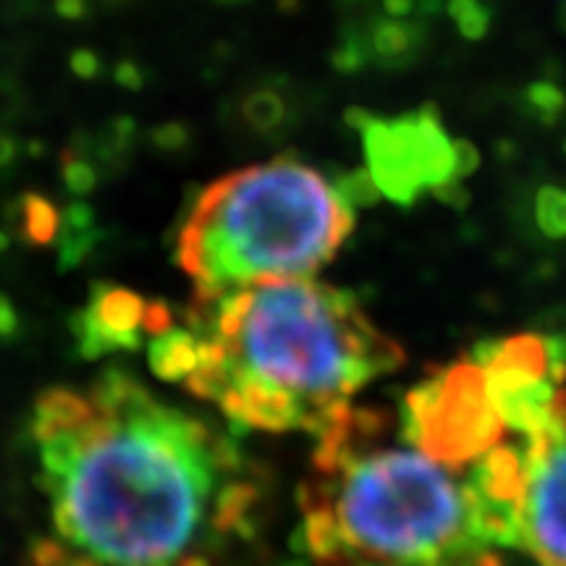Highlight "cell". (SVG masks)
<instances>
[{
  "instance_id": "obj_1",
  "label": "cell",
  "mask_w": 566,
  "mask_h": 566,
  "mask_svg": "<svg viewBox=\"0 0 566 566\" xmlns=\"http://www.w3.org/2000/svg\"><path fill=\"white\" fill-rule=\"evenodd\" d=\"M27 441L38 522L21 566H244L260 546L263 470L132 373L45 391Z\"/></svg>"
},
{
  "instance_id": "obj_2",
  "label": "cell",
  "mask_w": 566,
  "mask_h": 566,
  "mask_svg": "<svg viewBox=\"0 0 566 566\" xmlns=\"http://www.w3.org/2000/svg\"><path fill=\"white\" fill-rule=\"evenodd\" d=\"M155 373L226 420L265 433L323 436L354 399L405 365V349L357 296L315 279L195 296L150 349Z\"/></svg>"
},
{
  "instance_id": "obj_3",
  "label": "cell",
  "mask_w": 566,
  "mask_h": 566,
  "mask_svg": "<svg viewBox=\"0 0 566 566\" xmlns=\"http://www.w3.org/2000/svg\"><path fill=\"white\" fill-rule=\"evenodd\" d=\"M300 512L315 566H504L509 548L472 467L430 457L386 409L317 436Z\"/></svg>"
},
{
  "instance_id": "obj_4",
  "label": "cell",
  "mask_w": 566,
  "mask_h": 566,
  "mask_svg": "<svg viewBox=\"0 0 566 566\" xmlns=\"http://www.w3.org/2000/svg\"><path fill=\"white\" fill-rule=\"evenodd\" d=\"M354 229L349 200L317 168L283 158L226 174L195 197L174 260L195 296L263 281L313 279Z\"/></svg>"
},
{
  "instance_id": "obj_5",
  "label": "cell",
  "mask_w": 566,
  "mask_h": 566,
  "mask_svg": "<svg viewBox=\"0 0 566 566\" xmlns=\"http://www.w3.org/2000/svg\"><path fill=\"white\" fill-rule=\"evenodd\" d=\"M346 118L363 134L375 187L399 205H412L422 192L438 197L459 192L464 176L478 166L475 150L446 134L433 105L396 118L357 108Z\"/></svg>"
},
{
  "instance_id": "obj_6",
  "label": "cell",
  "mask_w": 566,
  "mask_h": 566,
  "mask_svg": "<svg viewBox=\"0 0 566 566\" xmlns=\"http://www.w3.org/2000/svg\"><path fill=\"white\" fill-rule=\"evenodd\" d=\"M399 417L405 433L422 451L457 467L478 464L512 438L478 359L438 370L407 396Z\"/></svg>"
},
{
  "instance_id": "obj_7",
  "label": "cell",
  "mask_w": 566,
  "mask_h": 566,
  "mask_svg": "<svg viewBox=\"0 0 566 566\" xmlns=\"http://www.w3.org/2000/svg\"><path fill=\"white\" fill-rule=\"evenodd\" d=\"M512 441L514 548L537 566H566V384L548 415Z\"/></svg>"
},
{
  "instance_id": "obj_8",
  "label": "cell",
  "mask_w": 566,
  "mask_h": 566,
  "mask_svg": "<svg viewBox=\"0 0 566 566\" xmlns=\"http://www.w3.org/2000/svg\"><path fill=\"white\" fill-rule=\"evenodd\" d=\"M412 42V30H409L407 24H401V21H380L373 30V38L367 45H370V51L378 55L380 61L391 63L399 61L401 55H407Z\"/></svg>"
},
{
  "instance_id": "obj_9",
  "label": "cell",
  "mask_w": 566,
  "mask_h": 566,
  "mask_svg": "<svg viewBox=\"0 0 566 566\" xmlns=\"http://www.w3.org/2000/svg\"><path fill=\"white\" fill-rule=\"evenodd\" d=\"M535 218L543 233L554 239L566 237V189L543 187L535 200Z\"/></svg>"
},
{
  "instance_id": "obj_10",
  "label": "cell",
  "mask_w": 566,
  "mask_h": 566,
  "mask_svg": "<svg viewBox=\"0 0 566 566\" xmlns=\"http://www.w3.org/2000/svg\"><path fill=\"white\" fill-rule=\"evenodd\" d=\"M242 111H244L247 124L258 132H271L275 126H281L283 113H286L283 101L271 90L252 92V95L244 101Z\"/></svg>"
},
{
  "instance_id": "obj_11",
  "label": "cell",
  "mask_w": 566,
  "mask_h": 566,
  "mask_svg": "<svg viewBox=\"0 0 566 566\" xmlns=\"http://www.w3.org/2000/svg\"><path fill=\"white\" fill-rule=\"evenodd\" d=\"M451 19L457 21L459 32L470 40H480L488 32V24H491V17H488V9L480 0H451L449 6Z\"/></svg>"
},
{
  "instance_id": "obj_12",
  "label": "cell",
  "mask_w": 566,
  "mask_h": 566,
  "mask_svg": "<svg viewBox=\"0 0 566 566\" xmlns=\"http://www.w3.org/2000/svg\"><path fill=\"white\" fill-rule=\"evenodd\" d=\"M24 218H27V231L32 233L38 242H45L48 237H51L53 229H55V221H59V212L48 200H42L38 195H27L24 200Z\"/></svg>"
},
{
  "instance_id": "obj_13",
  "label": "cell",
  "mask_w": 566,
  "mask_h": 566,
  "mask_svg": "<svg viewBox=\"0 0 566 566\" xmlns=\"http://www.w3.org/2000/svg\"><path fill=\"white\" fill-rule=\"evenodd\" d=\"M336 187L342 189V195L349 200L352 208H359V205H370L378 200L380 189L375 187L370 171H354L338 176Z\"/></svg>"
},
{
  "instance_id": "obj_14",
  "label": "cell",
  "mask_w": 566,
  "mask_h": 566,
  "mask_svg": "<svg viewBox=\"0 0 566 566\" xmlns=\"http://www.w3.org/2000/svg\"><path fill=\"white\" fill-rule=\"evenodd\" d=\"M63 181H66L71 192L84 195L95 187V171L76 155H63Z\"/></svg>"
},
{
  "instance_id": "obj_15",
  "label": "cell",
  "mask_w": 566,
  "mask_h": 566,
  "mask_svg": "<svg viewBox=\"0 0 566 566\" xmlns=\"http://www.w3.org/2000/svg\"><path fill=\"white\" fill-rule=\"evenodd\" d=\"M71 69H74V74L82 76V80H95L97 71H101V59L92 51H76L71 55Z\"/></svg>"
},
{
  "instance_id": "obj_16",
  "label": "cell",
  "mask_w": 566,
  "mask_h": 566,
  "mask_svg": "<svg viewBox=\"0 0 566 566\" xmlns=\"http://www.w3.org/2000/svg\"><path fill=\"white\" fill-rule=\"evenodd\" d=\"M55 11L66 19H80L84 17V0H53Z\"/></svg>"
},
{
  "instance_id": "obj_17",
  "label": "cell",
  "mask_w": 566,
  "mask_h": 566,
  "mask_svg": "<svg viewBox=\"0 0 566 566\" xmlns=\"http://www.w3.org/2000/svg\"><path fill=\"white\" fill-rule=\"evenodd\" d=\"M118 82L124 84V87H132V90H137L139 84H142V76H139V71L134 69V63H122V66H118Z\"/></svg>"
},
{
  "instance_id": "obj_18",
  "label": "cell",
  "mask_w": 566,
  "mask_h": 566,
  "mask_svg": "<svg viewBox=\"0 0 566 566\" xmlns=\"http://www.w3.org/2000/svg\"><path fill=\"white\" fill-rule=\"evenodd\" d=\"M13 153H17V142L11 137H6V134H0V168L9 166L13 160Z\"/></svg>"
},
{
  "instance_id": "obj_19",
  "label": "cell",
  "mask_w": 566,
  "mask_h": 566,
  "mask_svg": "<svg viewBox=\"0 0 566 566\" xmlns=\"http://www.w3.org/2000/svg\"><path fill=\"white\" fill-rule=\"evenodd\" d=\"M384 6H386V11L391 13L394 19L407 17V13L412 11V0H384Z\"/></svg>"
},
{
  "instance_id": "obj_20",
  "label": "cell",
  "mask_w": 566,
  "mask_h": 566,
  "mask_svg": "<svg viewBox=\"0 0 566 566\" xmlns=\"http://www.w3.org/2000/svg\"><path fill=\"white\" fill-rule=\"evenodd\" d=\"M3 244H6V239H3V233H0V250H3Z\"/></svg>"
}]
</instances>
